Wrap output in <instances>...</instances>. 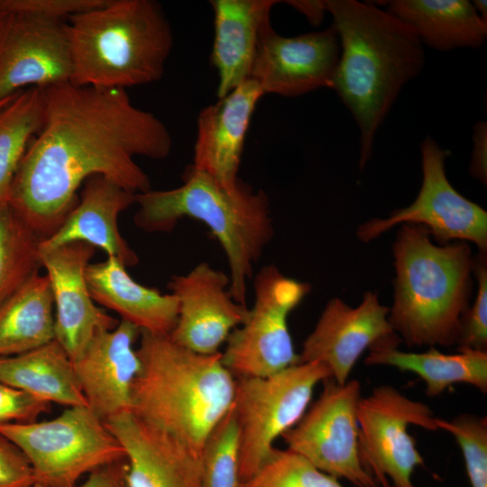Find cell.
Returning a JSON list of instances; mask_svg holds the SVG:
<instances>
[{"label": "cell", "mask_w": 487, "mask_h": 487, "mask_svg": "<svg viewBox=\"0 0 487 487\" xmlns=\"http://www.w3.org/2000/svg\"><path fill=\"white\" fill-rule=\"evenodd\" d=\"M286 3L304 14L314 25H318L327 12L325 0H291Z\"/></svg>", "instance_id": "cell-39"}, {"label": "cell", "mask_w": 487, "mask_h": 487, "mask_svg": "<svg viewBox=\"0 0 487 487\" xmlns=\"http://www.w3.org/2000/svg\"><path fill=\"white\" fill-rule=\"evenodd\" d=\"M67 22L0 12V102L29 87L70 82Z\"/></svg>", "instance_id": "cell-13"}, {"label": "cell", "mask_w": 487, "mask_h": 487, "mask_svg": "<svg viewBox=\"0 0 487 487\" xmlns=\"http://www.w3.org/2000/svg\"><path fill=\"white\" fill-rule=\"evenodd\" d=\"M106 2V0H0V12L20 11L66 21Z\"/></svg>", "instance_id": "cell-35"}, {"label": "cell", "mask_w": 487, "mask_h": 487, "mask_svg": "<svg viewBox=\"0 0 487 487\" xmlns=\"http://www.w3.org/2000/svg\"><path fill=\"white\" fill-rule=\"evenodd\" d=\"M74 487H128L126 460L115 462L96 469L86 476L83 482Z\"/></svg>", "instance_id": "cell-37"}, {"label": "cell", "mask_w": 487, "mask_h": 487, "mask_svg": "<svg viewBox=\"0 0 487 487\" xmlns=\"http://www.w3.org/2000/svg\"><path fill=\"white\" fill-rule=\"evenodd\" d=\"M397 343L381 344L370 349L364 363L368 365H388L410 372L421 378L426 394L436 397L446 388L465 383L487 391V352L461 350L447 354L430 347L424 353L403 352Z\"/></svg>", "instance_id": "cell-26"}, {"label": "cell", "mask_w": 487, "mask_h": 487, "mask_svg": "<svg viewBox=\"0 0 487 487\" xmlns=\"http://www.w3.org/2000/svg\"><path fill=\"white\" fill-rule=\"evenodd\" d=\"M85 278L93 300L116 312L140 331L170 335L179 314L177 298L135 281L115 257L88 263Z\"/></svg>", "instance_id": "cell-23"}, {"label": "cell", "mask_w": 487, "mask_h": 487, "mask_svg": "<svg viewBox=\"0 0 487 487\" xmlns=\"http://www.w3.org/2000/svg\"><path fill=\"white\" fill-rule=\"evenodd\" d=\"M322 382L317 400L294 427L281 435L287 448L336 479H345L356 487H378L360 456V382L351 380L339 384L332 378Z\"/></svg>", "instance_id": "cell-10"}, {"label": "cell", "mask_w": 487, "mask_h": 487, "mask_svg": "<svg viewBox=\"0 0 487 487\" xmlns=\"http://www.w3.org/2000/svg\"><path fill=\"white\" fill-rule=\"evenodd\" d=\"M81 198L60 226L41 243L51 249L70 243H85L115 257L126 267L139 259L119 232L121 212L135 203V194L103 176H92L84 183Z\"/></svg>", "instance_id": "cell-21"}, {"label": "cell", "mask_w": 487, "mask_h": 487, "mask_svg": "<svg viewBox=\"0 0 487 487\" xmlns=\"http://www.w3.org/2000/svg\"><path fill=\"white\" fill-rule=\"evenodd\" d=\"M327 378L330 370L321 362L298 363L263 378H234L240 483L260 469L276 438L299 422L315 387Z\"/></svg>", "instance_id": "cell-8"}, {"label": "cell", "mask_w": 487, "mask_h": 487, "mask_svg": "<svg viewBox=\"0 0 487 487\" xmlns=\"http://www.w3.org/2000/svg\"><path fill=\"white\" fill-rule=\"evenodd\" d=\"M95 249L80 242L40 248L41 264L52 289L55 340L72 362L81 355L97 331L113 329L119 322L97 308L90 296L85 270Z\"/></svg>", "instance_id": "cell-17"}, {"label": "cell", "mask_w": 487, "mask_h": 487, "mask_svg": "<svg viewBox=\"0 0 487 487\" xmlns=\"http://www.w3.org/2000/svg\"><path fill=\"white\" fill-rule=\"evenodd\" d=\"M41 241L9 205L0 208V304L39 272Z\"/></svg>", "instance_id": "cell-29"}, {"label": "cell", "mask_w": 487, "mask_h": 487, "mask_svg": "<svg viewBox=\"0 0 487 487\" xmlns=\"http://www.w3.org/2000/svg\"><path fill=\"white\" fill-rule=\"evenodd\" d=\"M473 270L478 280L476 299L461 319L457 350L486 352L487 349V267L486 253H481Z\"/></svg>", "instance_id": "cell-33"}, {"label": "cell", "mask_w": 487, "mask_h": 487, "mask_svg": "<svg viewBox=\"0 0 487 487\" xmlns=\"http://www.w3.org/2000/svg\"><path fill=\"white\" fill-rule=\"evenodd\" d=\"M32 466L23 453L0 434V487H33Z\"/></svg>", "instance_id": "cell-36"}, {"label": "cell", "mask_w": 487, "mask_h": 487, "mask_svg": "<svg viewBox=\"0 0 487 487\" xmlns=\"http://www.w3.org/2000/svg\"><path fill=\"white\" fill-rule=\"evenodd\" d=\"M254 301L229 335L222 362L234 378H263L298 363L288 326L289 313L309 292L308 283L269 264L256 274Z\"/></svg>", "instance_id": "cell-9"}, {"label": "cell", "mask_w": 487, "mask_h": 487, "mask_svg": "<svg viewBox=\"0 0 487 487\" xmlns=\"http://www.w3.org/2000/svg\"><path fill=\"white\" fill-rule=\"evenodd\" d=\"M386 6L431 49H476L487 38V22L467 0H392Z\"/></svg>", "instance_id": "cell-24"}, {"label": "cell", "mask_w": 487, "mask_h": 487, "mask_svg": "<svg viewBox=\"0 0 487 487\" xmlns=\"http://www.w3.org/2000/svg\"><path fill=\"white\" fill-rule=\"evenodd\" d=\"M472 3L478 15L487 22V2L485 0H474Z\"/></svg>", "instance_id": "cell-40"}, {"label": "cell", "mask_w": 487, "mask_h": 487, "mask_svg": "<svg viewBox=\"0 0 487 487\" xmlns=\"http://www.w3.org/2000/svg\"><path fill=\"white\" fill-rule=\"evenodd\" d=\"M41 87L17 93L0 108V208L8 205L11 186L32 136L43 124Z\"/></svg>", "instance_id": "cell-28"}, {"label": "cell", "mask_w": 487, "mask_h": 487, "mask_svg": "<svg viewBox=\"0 0 487 487\" xmlns=\"http://www.w3.org/2000/svg\"><path fill=\"white\" fill-rule=\"evenodd\" d=\"M340 56V43L333 25L323 31L294 37L280 35L267 23L260 34L250 72L264 94L297 97L332 88Z\"/></svg>", "instance_id": "cell-14"}, {"label": "cell", "mask_w": 487, "mask_h": 487, "mask_svg": "<svg viewBox=\"0 0 487 487\" xmlns=\"http://www.w3.org/2000/svg\"><path fill=\"white\" fill-rule=\"evenodd\" d=\"M340 43L332 88L360 131V160L368 162L378 128L404 85L425 64L424 46L404 23L374 4L325 0Z\"/></svg>", "instance_id": "cell-2"}, {"label": "cell", "mask_w": 487, "mask_h": 487, "mask_svg": "<svg viewBox=\"0 0 487 487\" xmlns=\"http://www.w3.org/2000/svg\"><path fill=\"white\" fill-rule=\"evenodd\" d=\"M473 150L470 164V172L474 179L486 184L487 180V124L479 121L473 126Z\"/></svg>", "instance_id": "cell-38"}, {"label": "cell", "mask_w": 487, "mask_h": 487, "mask_svg": "<svg viewBox=\"0 0 487 487\" xmlns=\"http://www.w3.org/2000/svg\"><path fill=\"white\" fill-rule=\"evenodd\" d=\"M429 235L404 224L393 248L395 295L388 319L409 347L456 345L471 293L468 244L438 246Z\"/></svg>", "instance_id": "cell-6"}, {"label": "cell", "mask_w": 487, "mask_h": 487, "mask_svg": "<svg viewBox=\"0 0 487 487\" xmlns=\"http://www.w3.org/2000/svg\"><path fill=\"white\" fill-rule=\"evenodd\" d=\"M54 301L46 274L33 275L0 304V358L23 354L55 339Z\"/></svg>", "instance_id": "cell-27"}, {"label": "cell", "mask_w": 487, "mask_h": 487, "mask_svg": "<svg viewBox=\"0 0 487 487\" xmlns=\"http://www.w3.org/2000/svg\"><path fill=\"white\" fill-rule=\"evenodd\" d=\"M139 337L141 367L132 389L131 411L201 455L207 436L233 404L234 377L221 352L198 354L169 335L140 331Z\"/></svg>", "instance_id": "cell-3"}, {"label": "cell", "mask_w": 487, "mask_h": 487, "mask_svg": "<svg viewBox=\"0 0 487 487\" xmlns=\"http://www.w3.org/2000/svg\"><path fill=\"white\" fill-rule=\"evenodd\" d=\"M135 204L138 209L133 220L144 231H171L183 217L204 223L226 256L233 299L247 307L248 280L274 234L264 191L253 189L240 179L233 187L222 186L190 164L180 186L135 194Z\"/></svg>", "instance_id": "cell-4"}, {"label": "cell", "mask_w": 487, "mask_h": 487, "mask_svg": "<svg viewBox=\"0 0 487 487\" xmlns=\"http://www.w3.org/2000/svg\"><path fill=\"white\" fill-rule=\"evenodd\" d=\"M0 434L29 461L33 487H74L83 476L125 459V450L88 406L68 407L52 419L0 424Z\"/></svg>", "instance_id": "cell-7"}, {"label": "cell", "mask_w": 487, "mask_h": 487, "mask_svg": "<svg viewBox=\"0 0 487 487\" xmlns=\"http://www.w3.org/2000/svg\"><path fill=\"white\" fill-rule=\"evenodd\" d=\"M437 429L451 434L458 444L472 487H487V418L461 414L450 420L436 418Z\"/></svg>", "instance_id": "cell-32"}, {"label": "cell", "mask_w": 487, "mask_h": 487, "mask_svg": "<svg viewBox=\"0 0 487 487\" xmlns=\"http://www.w3.org/2000/svg\"><path fill=\"white\" fill-rule=\"evenodd\" d=\"M274 0H212L214 41L211 63L216 69L217 98L250 79L261 32L270 22Z\"/></svg>", "instance_id": "cell-22"}, {"label": "cell", "mask_w": 487, "mask_h": 487, "mask_svg": "<svg viewBox=\"0 0 487 487\" xmlns=\"http://www.w3.org/2000/svg\"><path fill=\"white\" fill-rule=\"evenodd\" d=\"M105 424L125 450L128 487H204L201 455L131 410Z\"/></svg>", "instance_id": "cell-19"}, {"label": "cell", "mask_w": 487, "mask_h": 487, "mask_svg": "<svg viewBox=\"0 0 487 487\" xmlns=\"http://www.w3.org/2000/svg\"><path fill=\"white\" fill-rule=\"evenodd\" d=\"M44 117L14 175L9 207L42 240L77 205L76 191L92 176L134 193L151 189L135 156L164 159L173 141L154 114L135 106L125 89L64 82L41 87Z\"/></svg>", "instance_id": "cell-1"}, {"label": "cell", "mask_w": 487, "mask_h": 487, "mask_svg": "<svg viewBox=\"0 0 487 487\" xmlns=\"http://www.w3.org/2000/svg\"><path fill=\"white\" fill-rule=\"evenodd\" d=\"M436 416L421 401L411 400L391 385L375 387L358 403L359 450L364 468L379 485L415 487L412 475L424 460L408 427L437 430Z\"/></svg>", "instance_id": "cell-11"}, {"label": "cell", "mask_w": 487, "mask_h": 487, "mask_svg": "<svg viewBox=\"0 0 487 487\" xmlns=\"http://www.w3.org/2000/svg\"><path fill=\"white\" fill-rule=\"evenodd\" d=\"M423 180L416 199L389 217L363 224L357 231L363 242H370L396 225L422 226L438 242L469 241L481 253L487 250V212L463 197L449 182L445 161L449 152L430 136L420 145Z\"/></svg>", "instance_id": "cell-12"}, {"label": "cell", "mask_w": 487, "mask_h": 487, "mask_svg": "<svg viewBox=\"0 0 487 487\" xmlns=\"http://www.w3.org/2000/svg\"><path fill=\"white\" fill-rule=\"evenodd\" d=\"M140 329L120 320L113 329L97 331L74 371L88 407L104 421L131 410L132 389L141 362L133 345Z\"/></svg>", "instance_id": "cell-18"}, {"label": "cell", "mask_w": 487, "mask_h": 487, "mask_svg": "<svg viewBox=\"0 0 487 487\" xmlns=\"http://www.w3.org/2000/svg\"><path fill=\"white\" fill-rule=\"evenodd\" d=\"M239 487H344L338 480L289 450L273 448L260 467Z\"/></svg>", "instance_id": "cell-31"}, {"label": "cell", "mask_w": 487, "mask_h": 487, "mask_svg": "<svg viewBox=\"0 0 487 487\" xmlns=\"http://www.w3.org/2000/svg\"><path fill=\"white\" fill-rule=\"evenodd\" d=\"M239 429L231 406L204 442L203 486L239 487Z\"/></svg>", "instance_id": "cell-30"}, {"label": "cell", "mask_w": 487, "mask_h": 487, "mask_svg": "<svg viewBox=\"0 0 487 487\" xmlns=\"http://www.w3.org/2000/svg\"><path fill=\"white\" fill-rule=\"evenodd\" d=\"M50 409V402L0 381V424L34 422Z\"/></svg>", "instance_id": "cell-34"}, {"label": "cell", "mask_w": 487, "mask_h": 487, "mask_svg": "<svg viewBox=\"0 0 487 487\" xmlns=\"http://www.w3.org/2000/svg\"><path fill=\"white\" fill-rule=\"evenodd\" d=\"M263 95L254 80L247 79L199 112L191 164L194 168L222 186L236 184L247 130Z\"/></svg>", "instance_id": "cell-20"}, {"label": "cell", "mask_w": 487, "mask_h": 487, "mask_svg": "<svg viewBox=\"0 0 487 487\" xmlns=\"http://www.w3.org/2000/svg\"><path fill=\"white\" fill-rule=\"evenodd\" d=\"M0 381L51 404L88 406L73 362L55 339L23 354L1 357Z\"/></svg>", "instance_id": "cell-25"}, {"label": "cell", "mask_w": 487, "mask_h": 487, "mask_svg": "<svg viewBox=\"0 0 487 487\" xmlns=\"http://www.w3.org/2000/svg\"><path fill=\"white\" fill-rule=\"evenodd\" d=\"M15 95H16V94H15ZM15 95H14V96H15ZM14 96H10V97H8V98H6V99L1 101V102H0V108H1L2 106H4L5 105H6L9 101H11V100L14 97Z\"/></svg>", "instance_id": "cell-41"}, {"label": "cell", "mask_w": 487, "mask_h": 487, "mask_svg": "<svg viewBox=\"0 0 487 487\" xmlns=\"http://www.w3.org/2000/svg\"><path fill=\"white\" fill-rule=\"evenodd\" d=\"M70 82L115 89L151 84L163 77L173 33L153 0H106L67 22Z\"/></svg>", "instance_id": "cell-5"}, {"label": "cell", "mask_w": 487, "mask_h": 487, "mask_svg": "<svg viewBox=\"0 0 487 487\" xmlns=\"http://www.w3.org/2000/svg\"><path fill=\"white\" fill-rule=\"evenodd\" d=\"M229 286V276L208 262L172 276L168 288L178 299L179 314L170 339L198 354L221 352L248 310L233 299Z\"/></svg>", "instance_id": "cell-16"}, {"label": "cell", "mask_w": 487, "mask_h": 487, "mask_svg": "<svg viewBox=\"0 0 487 487\" xmlns=\"http://www.w3.org/2000/svg\"><path fill=\"white\" fill-rule=\"evenodd\" d=\"M390 309L378 295L365 292L362 303L352 308L342 299H330L314 329L302 344L298 363L321 362L331 378L344 384L366 350L381 344L397 343L400 337L389 322Z\"/></svg>", "instance_id": "cell-15"}]
</instances>
